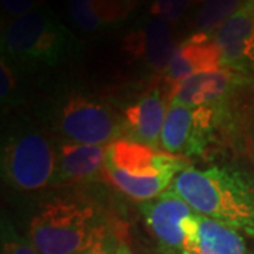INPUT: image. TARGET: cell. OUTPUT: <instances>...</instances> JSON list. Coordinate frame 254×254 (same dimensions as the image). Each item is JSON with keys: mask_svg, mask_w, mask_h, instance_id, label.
<instances>
[{"mask_svg": "<svg viewBox=\"0 0 254 254\" xmlns=\"http://www.w3.org/2000/svg\"><path fill=\"white\" fill-rule=\"evenodd\" d=\"M203 218L254 236V193L246 180L225 167H187L170 187Z\"/></svg>", "mask_w": 254, "mask_h": 254, "instance_id": "6da1fadb", "label": "cell"}, {"mask_svg": "<svg viewBox=\"0 0 254 254\" xmlns=\"http://www.w3.org/2000/svg\"><path fill=\"white\" fill-rule=\"evenodd\" d=\"M188 167L187 158L134 140L120 138L108 145L103 180L137 202H148L171 187Z\"/></svg>", "mask_w": 254, "mask_h": 254, "instance_id": "7a4b0ae2", "label": "cell"}, {"mask_svg": "<svg viewBox=\"0 0 254 254\" xmlns=\"http://www.w3.org/2000/svg\"><path fill=\"white\" fill-rule=\"evenodd\" d=\"M71 47L69 31L44 9L10 20L1 36L3 57L27 65H58Z\"/></svg>", "mask_w": 254, "mask_h": 254, "instance_id": "3957f363", "label": "cell"}, {"mask_svg": "<svg viewBox=\"0 0 254 254\" xmlns=\"http://www.w3.org/2000/svg\"><path fill=\"white\" fill-rule=\"evenodd\" d=\"M57 145L43 130L21 127L1 148V177L11 190L30 193L54 184Z\"/></svg>", "mask_w": 254, "mask_h": 254, "instance_id": "277c9868", "label": "cell"}, {"mask_svg": "<svg viewBox=\"0 0 254 254\" xmlns=\"http://www.w3.org/2000/svg\"><path fill=\"white\" fill-rule=\"evenodd\" d=\"M95 227V212L89 205L57 198L37 210L30 222L28 239L40 254H76Z\"/></svg>", "mask_w": 254, "mask_h": 254, "instance_id": "5b68a950", "label": "cell"}, {"mask_svg": "<svg viewBox=\"0 0 254 254\" xmlns=\"http://www.w3.org/2000/svg\"><path fill=\"white\" fill-rule=\"evenodd\" d=\"M51 127L63 141L109 145L125 138L123 119L105 102L82 92H69L55 103Z\"/></svg>", "mask_w": 254, "mask_h": 254, "instance_id": "8992f818", "label": "cell"}, {"mask_svg": "<svg viewBox=\"0 0 254 254\" xmlns=\"http://www.w3.org/2000/svg\"><path fill=\"white\" fill-rule=\"evenodd\" d=\"M141 213L163 249L190 254L199 232L198 215L171 188L154 199L141 203Z\"/></svg>", "mask_w": 254, "mask_h": 254, "instance_id": "52a82bcc", "label": "cell"}, {"mask_svg": "<svg viewBox=\"0 0 254 254\" xmlns=\"http://www.w3.org/2000/svg\"><path fill=\"white\" fill-rule=\"evenodd\" d=\"M220 116L219 106L168 105L160 148L178 157L202 154L210 143Z\"/></svg>", "mask_w": 254, "mask_h": 254, "instance_id": "ba28073f", "label": "cell"}, {"mask_svg": "<svg viewBox=\"0 0 254 254\" xmlns=\"http://www.w3.org/2000/svg\"><path fill=\"white\" fill-rule=\"evenodd\" d=\"M175 48L171 24L158 17L148 18L123 38V50L130 61L160 75L167 69Z\"/></svg>", "mask_w": 254, "mask_h": 254, "instance_id": "9c48e42d", "label": "cell"}, {"mask_svg": "<svg viewBox=\"0 0 254 254\" xmlns=\"http://www.w3.org/2000/svg\"><path fill=\"white\" fill-rule=\"evenodd\" d=\"M242 81L236 69L220 66L216 69L195 73L167 88L168 105L182 106H219Z\"/></svg>", "mask_w": 254, "mask_h": 254, "instance_id": "30bf717a", "label": "cell"}, {"mask_svg": "<svg viewBox=\"0 0 254 254\" xmlns=\"http://www.w3.org/2000/svg\"><path fill=\"white\" fill-rule=\"evenodd\" d=\"M167 109L165 92H161L158 86L141 93L123 109L125 138L160 148Z\"/></svg>", "mask_w": 254, "mask_h": 254, "instance_id": "8fae6325", "label": "cell"}, {"mask_svg": "<svg viewBox=\"0 0 254 254\" xmlns=\"http://www.w3.org/2000/svg\"><path fill=\"white\" fill-rule=\"evenodd\" d=\"M223 54L213 36L195 33L177 46L167 69L161 73L165 86H171L195 73L223 66Z\"/></svg>", "mask_w": 254, "mask_h": 254, "instance_id": "7c38bea8", "label": "cell"}, {"mask_svg": "<svg viewBox=\"0 0 254 254\" xmlns=\"http://www.w3.org/2000/svg\"><path fill=\"white\" fill-rule=\"evenodd\" d=\"M223 63L236 71L254 66V1L247 0L213 34Z\"/></svg>", "mask_w": 254, "mask_h": 254, "instance_id": "4fadbf2b", "label": "cell"}, {"mask_svg": "<svg viewBox=\"0 0 254 254\" xmlns=\"http://www.w3.org/2000/svg\"><path fill=\"white\" fill-rule=\"evenodd\" d=\"M106 153L108 145L60 143L57 145L54 182L86 184L103 178Z\"/></svg>", "mask_w": 254, "mask_h": 254, "instance_id": "5bb4252c", "label": "cell"}, {"mask_svg": "<svg viewBox=\"0 0 254 254\" xmlns=\"http://www.w3.org/2000/svg\"><path fill=\"white\" fill-rule=\"evenodd\" d=\"M138 0H69V14L78 27L96 33L125 23Z\"/></svg>", "mask_w": 254, "mask_h": 254, "instance_id": "9a60e30c", "label": "cell"}, {"mask_svg": "<svg viewBox=\"0 0 254 254\" xmlns=\"http://www.w3.org/2000/svg\"><path fill=\"white\" fill-rule=\"evenodd\" d=\"M190 254H250L237 229L200 216L196 243Z\"/></svg>", "mask_w": 254, "mask_h": 254, "instance_id": "2e32d148", "label": "cell"}, {"mask_svg": "<svg viewBox=\"0 0 254 254\" xmlns=\"http://www.w3.org/2000/svg\"><path fill=\"white\" fill-rule=\"evenodd\" d=\"M246 1L247 0H203L195 18L198 33L212 36V33H216Z\"/></svg>", "mask_w": 254, "mask_h": 254, "instance_id": "e0dca14e", "label": "cell"}, {"mask_svg": "<svg viewBox=\"0 0 254 254\" xmlns=\"http://www.w3.org/2000/svg\"><path fill=\"white\" fill-rule=\"evenodd\" d=\"M202 1L203 0H153L151 14L153 17H158L170 24H175L190 7Z\"/></svg>", "mask_w": 254, "mask_h": 254, "instance_id": "ac0fdd59", "label": "cell"}, {"mask_svg": "<svg viewBox=\"0 0 254 254\" xmlns=\"http://www.w3.org/2000/svg\"><path fill=\"white\" fill-rule=\"evenodd\" d=\"M1 254H40L37 249L30 242L17 233H14L10 227L3 229V240H1Z\"/></svg>", "mask_w": 254, "mask_h": 254, "instance_id": "d6986e66", "label": "cell"}, {"mask_svg": "<svg viewBox=\"0 0 254 254\" xmlns=\"http://www.w3.org/2000/svg\"><path fill=\"white\" fill-rule=\"evenodd\" d=\"M17 89V76L13 71V66L7 58L1 57L0 61V98L1 103L6 105L16 95Z\"/></svg>", "mask_w": 254, "mask_h": 254, "instance_id": "ffe728a7", "label": "cell"}, {"mask_svg": "<svg viewBox=\"0 0 254 254\" xmlns=\"http://www.w3.org/2000/svg\"><path fill=\"white\" fill-rule=\"evenodd\" d=\"M110 245L109 236L105 226H96L92 232L88 243L82 249L79 253L76 254H109Z\"/></svg>", "mask_w": 254, "mask_h": 254, "instance_id": "44dd1931", "label": "cell"}, {"mask_svg": "<svg viewBox=\"0 0 254 254\" xmlns=\"http://www.w3.org/2000/svg\"><path fill=\"white\" fill-rule=\"evenodd\" d=\"M1 9L10 21L38 9V0H1Z\"/></svg>", "mask_w": 254, "mask_h": 254, "instance_id": "7402d4cb", "label": "cell"}, {"mask_svg": "<svg viewBox=\"0 0 254 254\" xmlns=\"http://www.w3.org/2000/svg\"><path fill=\"white\" fill-rule=\"evenodd\" d=\"M115 254H131V253H130V250H128V247H127L126 245H120L118 249H116Z\"/></svg>", "mask_w": 254, "mask_h": 254, "instance_id": "603a6c76", "label": "cell"}, {"mask_svg": "<svg viewBox=\"0 0 254 254\" xmlns=\"http://www.w3.org/2000/svg\"><path fill=\"white\" fill-rule=\"evenodd\" d=\"M160 254H185L178 250H168V249H161V253Z\"/></svg>", "mask_w": 254, "mask_h": 254, "instance_id": "cb8c5ba5", "label": "cell"}, {"mask_svg": "<svg viewBox=\"0 0 254 254\" xmlns=\"http://www.w3.org/2000/svg\"><path fill=\"white\" fill-rule=\"evenodd\" d=\"M253 1H254V0H253Z\"/></svg>", "mask_w": 254, "mask_h": 254, "instance_id": "d4e9b609", "label": "cell"}]
</instances>
